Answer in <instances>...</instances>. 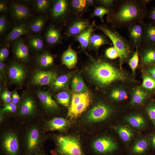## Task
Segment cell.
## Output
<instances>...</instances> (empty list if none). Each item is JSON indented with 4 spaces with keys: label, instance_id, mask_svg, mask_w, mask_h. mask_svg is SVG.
<instances>
[{
    "label": "cell",
    "instance_id": "1",
    "mask_svg": "<svg viewBox=\"0 0 155 155\" xmlns=\"http://www.w3.org/2000/svg\"><path fill=\"white\" fill-rule=\"evenodd\" d=\"M149 0H118L106 16L107 24L116 28H127L130 25L144 22Z\"/></svg>",
    "mask_w": 155,
    "mask_h": 155
},
{
    "label": "cell",
    "instance_id": "2",
    "mask_svg": "<svg viewBox=\"0 0 155 155\" xmlns=\"http://www.w3.org/2000/svg\"><path fill=\"white\" fill-rule=\"evenodd\" d=\"M86 69L90 77L102 86L125 78L124 75L111 63L101 59L92 60Z\"/></svg>",
    "mask_w": 155,
    "mask_h": 155
},
{
    "label": "cell",
    "instance_id": "3",
    "mask_svg": "<svg viewBox=\"0 0 155 155\" xmlns=\"http://www.w3.org/2000/svg\"><path fill=\"white\" fill-rule=\"evenodd\" d=\"M94 26L101 31L111 41L113 46L118 51L121 65L129 60L135 52L134 49L135 47L129 40L121 35L115 28L107 23L98 25L95 24Z\"/></svg>",
    "mask_w": 155,
    "mask_h": 155
},
{
    "label": "cell",
    "instance_id": "4",
    "mask_svg": "<svg viewBox=\"0 0 155 155\" xmlns=\"http://www.w3.org/2000/svg\"><path fill=\"white\" fill-rule=\"evenodd\" d=\"M49 11V17L53 23L63 28L66 27L73 18L69 0H52Z\"/></svg>",
    "mask_w": 155,
    "mask_h": 155
},
{
    "label": "cell",
    "instance_id": "5",
    "mask_svg": "<svg viewBox=\"0 0 155 155\" xmlns=\"http://www.w3.org/2000/svg\"><path fill=\"white\" fill-rule=\"evenodd\" d=\"M55 149L51 152L54 155H86L76 137L69 136H60L57 138Z\"/></svg>",
    "mask_w": 155,
    "mask_h": 155
},
{
    "label": "cell",
    "instance_id": "6",
    "mask_svg": "<svg viewBox=\"0 0 155 155\" xmlns=\"http://www.w3.org/2000/svg\"><path fill=\"white\" fill-rule=\"evenodd\" d=\"M91 150L93 155H114L119 148L111 138L105 136L95 140L92 144Z\"/></svg>",
    "mask_w": 155,
    "mask_h": 155
},
{
    "label": "cell",
    "instance_id": "7",
    "mask_svg": "<svg viewBox=\"0 0 155 155\" xmlns=\"http://www.w3.org/2000/svg\"><path fill=\"white\" fill-rule=\"evenodd\" d=\"M90 18L82 17L72 18L69 22L64 32L65 38L74 37L88 28L91 24Z\"/></svg>",
    "mask_w": 155,
    "mask_h": 155
},
{
    "label": "cell",
    "instance_id": "8",
    "mask_svg": "<svg viewBox=\"0 0 155 155\" xmlns=\"http://www.w3.org/2000/svg\"><path fill=\"white\" fill-rule=\"evenodd\" d=\"M41 136L38 129L32 127L28 131L24 147L26 155H34L40 150Z\"/></svg>",
    "mask_w": 155,
    "mask_h": 155
},
{
    "label": "cell",
    "instance_id": "9",
    "mask_svg": "<svg viewBox=\"0 0 155 155\" xmlns=\"http://www.w3.org/2000/svg\"><path fill=\"white\" fill-rule=\"evenodd\" d=\"M10 11L13 19L16 22L24 23L32 16L31 12L26 5L18 2H13L10 6Z\"/></svg>",
    "mask_w": 155,
    "mask_h": 155
},
{
    "label": "cell",
    "instance_id": "10",
    "mask_svg": "<svg viewBox=\"0 0 155 155\" xmlns=\"http://www.w3.org/2000/svg\"><path fill=\"white\" fill-rule=\"evenodd\" d=\"M63 28L53 23L48 26L43 36L44 40L48 45L53 46L62 44L63 37L61 31Z\"/></svg>",
    "mask_w": 155,
    "mask_h": 155
},
{
    "label": "cell",
    "instance_id": "11",
    "mask_svg": "<svg viewBox=\"0 0 155 155\" xmlns=\"http://www.w3.org/2000/svg\"><path fill=\"white\" fill-rule=\"evenodd\" d=\"M111 110L108 106L102 104L94 106L89 111L86 117L90 123H96L106 119L111 115Z\"/></svg>",
    "mask_w": 155,
    "mask_h": 155
},
{
    "label": "cell",
    "instance_id": "12",
    "mask_svg": "<svg viewBox=\"0 0 155 155\" xmlns=\"http://www.w3.org/2000/svg\"><path fill=\"white\" fill-rule=\"evenodd\" d=\"M144 23H134L127 28L129 40L135 49H138L142 44Z\"/></svg>",
    "mask_w": 155,
    "mask_h": 155
},
{
    "label": "cell",
    "instance_id": "13",
    "mask_svg": "<svg viewBox=\"0 0 155 155\" xmlns=\"http://www.w3.org/2000/svg\"><path fill=\"white\" fill-rule=\"evenodd\" d=\"M57 78V74L53 71L38 70L33 75L32 82L39 86L51 84Z\"/></svg>",
    "mask_w": 155,
    "mask_h": 155
},
{
    "label": "cell",
    "instance_id": "14",
    "mask_svg": "<svg viewBox=\"0 0 155 155\" xmlns=\"http://www.w3.org/2000/svg\"><path fill=\"white\" fill-rule=\"evenodd\" d=\"M12 50L15 57L18 60L27 62L29 60V51L24 40L19 38L12 43Z\"/></svg>",
    "mask_w": 155,
    "mask_h": 155
},
{
    "label": "cell",
    "instance_id": "15",
    "mask_svg": "<svg viewBox=\"0 0 155 155\" xmlns=\"http://www.w3.org/2000/svg\"><path fill=\"white\" fill-rule=\"evenodd\" d=\"M8 75L13 82L20 84L24 81L26 72L23 67L18 63L13 62L8 69Z\"/></svg>",
    "mask_w": 155,
    "mask_h": 155
},
{
    "label": "cell",
    "instance_id": "16",
    "mask_svg": "<svg viewBox=\"0 0 155 155\" xmlns=\"http://www.w3.org/2000/svg\"><path fill=\"white\" fill-rule=\"evenodd\" d=\"M106 45H113L108 37L104 34H97L94 31L90 37L88 49L98 51L100 47Z\"/></svg>",
    "mask_w": 155,
    "mask_h": 155
},
{
    "label": "cell",
    "instance_id": "17",
    "mask_svg": "<svg viewBox=\"0 0 155 155\" xmlns=\"http://www.w3.org/2000/svg\"><path fill=\"white\" fill-rule=\"evenodd\" d=\"M29 33L25 23H19L13 27L6 35L3 40V42L5 44H9L21 36Z\"/></svg>",
    "mask_w": 155,
    "mask_h": 155
},
{
    "label": "cell",
    "instance_id": "18",
    "mask_svg": "<svg viewBox=\"0 0 155 155\" xmlns=\"http://www.w3.org/2000/svg\"><path fill=\"white\" fill-rule=\"evenodd\" d=\"M138 51L141 55L142 62L144 64H155V46L142 44Z\"/></svg>",
    "mask_w": 155,
    "mask_h": 155
},
{
    "label": "cell",
    "instance_id": "19",
    "mask_svg": "<svg viewBox=\"0 0 155 155\" xmlns=\"http://www.w3.org/2000/svg\"><path fill=\"white\" fill-rule=\"evenodd\" d=\"M142 44L155 46V22L150 21L145 22Z\"/></svg>",
    "mask_w": 155,
    "mask_h": 155
},
{
    "label": "cell",
    "instance_id": "20",
    "mask_svg": "<svg viewBox=\"0 0 155 155\" xmlns=\"http://www.w3.org/2000/svg\"><path fill=\"white\" fill-rule=\"evenodd\" d=\"M69 3L73 18L82 17L89 6L87 0H71Z\"/></svg>",
    "mask_w": 155,
    "mask_h": 155
},
{
    "label": "cell",
    "instance_id": "21",
    "mask_svg": "<svg viewBox=\"0 0 155 155\" xmlns=\"http://www.w3.org/2000/svg\"><path fill=\"white\" fill-rule=\"evenodd\" d=\"M47 19L46 16L42 15L30 20L26 25L29 32L38 34L43 30Z\"/></svg>",
    "mask_w": 155,
    "mask_h": 155
},
{
    "label": "cell",
    "instance_id": "22",
    "mask_svg": "<svg viewBox=\"0 0 155 155\" xmlns=\"http://www.w3.org/2000/svg\"><path fill=\"white\" fill-rule=\"evenodd\" d=\"M95 21H93L90 27L84 31L74 37L75 40L80 44V47L82 50L85 52L88 49L89 39L92 32L97 29L95 27Z\"/></svg>",
    "mask_w": 155,
    "mask_h": 155
},
{
    "label": "cell",
    "instance_id": "23",
    "mask_svg": "<svg viewBox=\"0 0 155 155\" xmlns=\"http://www.w3.org/2000/svg\"><path fill=\"white\" fill-rule=\"evenodd\" d=\"M37 96L44 108L47 111H51L57 110L58 106L48 92L40 90Z\"/></svg>",
    "mask_w": 155,
    "mask_h": 155
},
{
    "label": "cell",
    "instance_id": "24",
    "mask_svg": "<svg viewBox=\"0 0 155 155\" xmlns=\"http://www.w3.org/2000/svg\"><path fill=\"white\" fill-rule=\"evenodd\" d=\"M78 61L77 55L70 45L63 53L61 56L62 63L69 69L74 67Z\"/></svg>",
    "mask_w": 155,
    "mask_h": 155
},
{
    "label": "cell",
    "instance_id": "25",
    "mask_svg": "<svg viewBox=\"0 0 155 155\" xmlns=\"http://www.w3.org/2000/svg\"><path fill=\"white\" fill-rule=\"evenodd\" d=\"M148 141L145 139L138 140L128 151L129 155H146L149 150Z\"/></svg>",
    "mask_w": 155,
    "mask_h": 155
},
{
    "label": "cell",
    "instance_id": "26",
    "mask_svg": "<svg viewBox=\"0 0 155 155\" xmlns=\"http://www.w3.org/2000/svg\"><path fill=\"white\" fill-rule=\"evenodd\" d=\"M69 125V122L66 119L56 117L47 121L46 127L48 130L63 131L66 129Z\"/></svg>",
    "mask_w": 155,
    "mask_h": 155
},
{
    "label": "cell",
    "instance_id": "27",
    "mask_svg": "<svg viewBox=\"0 0 155 155\" xmlns=\"http://www.w3.org/2000/svg\"><path fill=\"white\" fill-rule=\"evenodd\" d=\"M36 108L34 100L30 97H27L24 99L20 105L19 113L22 115L29 116L35 112Z\"/></svg>",
    "mask_w": 155,
    "mask_h": 155
},
{
    "label": "cell",
    "instance_id": "28",
    "mask_svg": "<svg viewBox=\"0 0 155 155\" xmlns=\"http://www.w3.org/2000/svg\"><path fill=\"white\" fill-rule=\"evenodd\" d=\"M90 95L72 109L68 110L67 115L71 119L77 118L88 107L91 102Z\"/></svg>",
    "mask_w": 155,
    "mask_h": 155
},
{
    "label": "cell",
    "instance_id": "29",
    "mask_svg": "<svg viewBox=\"0 0 155 155\" xmlns=\"http://www.w3.org/2000/svg\"><path fill=\"white\" fill-rule=\"evenodd\" d=\"M44 39L39 34H30L28 37V45L32 49L36 51L42 50L44 46Z\"/></svg>",
    "mask_w": 155,
    "mask_h": 155
},
{
    "label": "cell",
    "instance_id": "30",
    "mask_svg": "<svg viewBox=\"0 0 155 155\" xmlns=\"http://www.w3.org/2000/svg\"><path fill=\"white\" fill-rule=\"evenodd\" d=\"M54 61V56L48 51L44 52L36 59V62L38 65L44 68L47 67L52 65Z\"/></svg>",
    "mask_w": 155,
    "mask_h": 155
},
{
    "label": "cell",
    "instance_id": "31",
    "mask_svg": "<svg viewBox=\"0 0 155 155\" xmlns=\"http://www.w3.org/2000/svg\"><path fill=\"white\" fill-rule=\"evenodd\" d=\"M52 1V0H35L32 1V4L36 12L44 13L49 10Z\"/></svg>",
    "mask_w": 155,
    "mask_h": 155
},
{
    "label": "cell",
    "instance_id": "32",
    "mask_svg": "<svg viewBox=\"0 0 155 155\" xmlns=\"http://www.w3.org/2000/svg\"><path fill=\"white\" fill-rule=\"evenodd\" d=\"M73 91L75 93H82L87 92L88 89L82 78L79 76L73 78L71 85Z\"/></svg>",
    "mask_w": 155,
    "mask_h": 155
},
{
    "label": "cell",
    "instance_id": "33",
    "mask_svg": "<svg viewBox=\"0 0 155 155\" xmlns=\"http://www.w3.org/2000/svg\"><path fill=\"white\" fill-rule=\"evenodd\" d=\"M126 121L132 127L141 128L146 125L144 119L141 115L136 114L128 116L125 118Z\"/></svg>",
    "mask_w": 155,
    "mask_h": 155
},
{
    "label": "cell",
    "instance_id": "34",
    "mask_svg": "<svg viewBox=\"0 0 155 155\" xmlns=\"http://www.w3.org/2000/svg\"><path fill=\"white\" fill-rule=\"evenodd\" d=\"M71 76V75L68 73L57 77L51 84L52 87L56 90L65 87L68 82Z\"/></svg>",
    "mask_w": 155,
    "mask_h": 155
},
{
    "label": "cell",
    "instance_id": "35",
    "mask_svg": "<svg viewBox=\"0 0 155 155\" xmlns=\"http://www.w3.org/2000/svg\"><path fill=\"white\" fill-rule=\"evenodd\" d=\"M116 130L121 139L124 141H129L133 136L131 129L127 125H121L116 128Z\"/></svg>",
    "mask_w": 155,
    "mask_h": 155
},
{
    "label": "cell",
    "instance_id": "36",
    "mask_svg": "<svg viewBox=\"0 0 155 155\" xmlns=\"http://www.w3.org/2000/svg\"><path fill=\"white\" fill-rule=\"evenodd\" d=\"M146 96V93L143 89L137 88L133 94L131 103L132 104H140L144 102Z\"/></svg>",
    "mask_w": 155,
    "mask_h": 155
},
{
    "label": "cell",
    "instance_id": "37",
    "mask_svg": "<svg viewBox=\"0 0 155 155\" xmlns=\"http://www.w3.org/2000/svg\"><path fill=\"white\" fill-rule=\"evenodd\" d=\"M90 95V94L88 91L84 93L73 94L69 110L73 108Z\"/></svg>",
    "mask_w": 155,
    "mask_h": 155
},
{
    "label": "cell",
    "instance_id": "38",
    "mask_svg": "<svg viewBox=\"0 0 155 155\" xmlns=\"http://www.w3.org/2000/svg\"><path fill=\"white\" fill-rule=\"evenodd\" d=\"M70 96L67 92L63 91L60 92L57 95V99L61 104L69 107L70 105Z\"/></svg>",
    "mask_w": 155,
    "mask_h": 155
},
{
    "label": "cell",
    "instance_id": "39",
    "mask_svg": "<svg viewBox=\"0 0 155 155\" xmlns=\"http://www.w3.org/2000/svg\"><path fill=\"white\" fill-rule=\"evenodd\" d=\"M110 11L108 9L101 6L95 7L93 12L91 14L90 17L97 16L99 17L102 22H104L103 17L105 14L108 15Z\"/></svg>",
    "mask_w": 155,
    "mask_h": 155
},
{
    "label": "cell",
    "instance_id": "40",
    "mask_svg": "<svg viewBox=\"0 0 155 155\" xmlns=\"http://www.w3.org/2000/svg\"><path fill=\"white\" fill-rule=\"evenodd\" d=\"M128 61L129 65L131 68L133 73H135V70L138 66L139 61V52L138 48H135V51Z\"/></svg>",
    "mask_w": 155,
    "mask_h": 155
},
{
    "label": "cell",
    "instance_id": "41",
    "mask_svg": "<svg viewBox=\"0 0 155 155\" xmlns=\"http://www.w3.org/2000/svg\"><path fill=\"white\" fill-rule=\"evenodd\" d=\"M111 98L116 101H121L125 99L127 96L125 91L121 89H116L113 91L111 94Z\"/></svg>",
    "mask_w": 155,
    "mask_h": 155
},
{
    "label": "cell",
    "instance_id": "42",
    "mask_svg": "<svg viewBox=\"0 0 155 155\" xmlns=\"http://www.w3.org/2000/svg\"><path fill=\"white\" fill-rule=\"evenodd\" d=\"M142 86L144 88L152 90L155 89V80L148 75L145 76L143 78Z\"/></svg>",
    "mask_w": 155,
    "mask_h": 155
},
{
    "label": "cell",
    "instance_id": "43",
    "mask_svg": "<svg viewBox=\"0 0 155 155\" xmlns=\"http://www.w3.org/2000/svg\"><path fill=\"white\" fill-rule=\"evenodd\" d=\"M9 26V22L6 16L1 15L0 17V34L2 36L7 32Z\"/></svg>",
    "mask_w": 155,
    "mask_h": 155
},
{
    "label": "cell",
    "instance_id": "44",
    "mask_svg": "<svg viewBox=\"0 0 155 155\" xmlns=\"http://www.w3.org/2000/svg\"><path fill=\"white\" fill-rule=\"evenodd\" d=\"M116 1L115 0H95V3L98 4L99 5L111 11L114 7Z\"/></svg>",
    "mask_w": 155,
    "mask_h": 155
},
{
    "label": "cell",
    "instance_id": "45",
    "mask_svg": "<svg viewBox=\"0 0 155 155\" xmlns=\"http://www.w3.org/2000/svg\"><path fill=\"white\" fill-rule=\"evenodd\" d=\"M105 54L106 57L110 59H114L119 57L118 51L113 46L107 48L105 51Z\"/></svg>",
    "mask_w": 155,
    "mask_h": 155
},
{
    "label": "cell",
    "instance_id": "46",
    "mask_svg": "<svg viewBox=\"0 0 155 155\" xmlns=\"http://www.w3.org/2000/svg\"><path fill=\"white\" fill-rule=\"evenodd\" d=\"M9 44H5L0 51V61L3 62L8 57L9 52Z\"/></svg>",
    "mask_w": 155,
    "mask_h": 155
},
{
    "label": "cell",
    "instance_id": "47",
    "mask_svg": "<svg viewBox=\"0 0 155 155\" xmlns=\"http://www.w3.org/2000/svg\"><path fill=\"white\" fill-rule=\"evenodd\" d=\"M17 106L16 104L13 102H10L7 103L5 106L1 110V113H3L6 112H15L16 110Z\"/></svg>",
    "mask_w": 155,
    "mask_h": 155
},
{
    "label": "cell",
    "instance_id": "48",
    "mask_svg": "<svg viewBox=\"0 0 155 155\" xmlns=\"http://www.w3.org/2000/svg\"><path fill=\"white\" fill-rule=\"evenodd\" d=\"M148 114L154 125H155V104L150 105L147 109Z\"/></svg>",
    "mask_w": 155,
    "mask_h": 155
},
{
    "label": "cell",
    "instance_id": "49",
    "mask_svg": "<svg viewBox=\"0 0 155 155\" xmlns=\"http://www.w3.org/2000/svg\"><path fill=\"white\" fill-rule=\"evenodd\" d=\"M11 96V93L7 90H5L2 94L1 97L5 102L8 103L10 102L12 100Z\"/></svg>",
    "mask_w": 155,
    "mask_h": 155
},
{
    "label": "cell",
    "instance_id": "50",
    "mask_svg": "<svg viewBox=\"0 0 155 155\" xmlns=\"http://www.w3.org/2000/svg\"><path fill=\"white\" fill-rule=\"evenodd\" d=\"M147 18L150 21L155 22V6L152 7L149 10H148Z\"/></svg>",
    "mask_w": 155,
    "mask_h": 155
},
{
    "label": "cell",
    "instance_id": "51",
    "mask_svg": "<svg viewBox=\"0 0 155 155\" xmlns=\"http://www.w3.org/2000/svg\"><path fill=\"white\" fill-rule=\"evenodd\" d=\"M8 10V7L6 2L4 1L1 0L0 1V13H6Z\"/></svg>",
    "mask_w": 155,
    "mask_h": 155
},
{
    "label": "cell",
    "instance_id": "52",
    "mask_svg": "<svg viewBox=\"0 0 155 155\" xmlns=\"http://www.w3.org/2000/svg\"><path fill=\"white\" fill-rule=\"evenodd\" d=\"M12 102L16 104L20 101V97L16 92H14L12 95Z\"/></svg>",
    "mask_w": 155,
    "mask_h": 155
},
{
    "label": "cell",
    "instance_id": "53",
    "mask_svg": "<svg viewBox=\"0 0 155 155\" xmlns=\"http://www.w3.org/2000/svg\"><path fill=\"white\" fill-rule=\"evenodd\" d=\"M148 71L151 77L155 80V66L151 67Z\"/></svg>",
    "mask_w": 155,
    "mask_h": 155
},
{
    "label": "cell",
    "instance_id": "54",
    "mask_svg": "<svg viewBox=\"0 0 155 155\" xmlns=\"http://www.w3.org/2000/svg\"><path fill=\"white\" fill-rule=\"evenodd\" d=\"M151 142L153 148L155 149V135H154L152 137Z\"/></svg>",
    "mask_w": 155,
    "mask_h": 155
},
{
    "label": "cell",
    "instance_id": "55",
    "mask_svg": "<svg viewBox=\"0 0 155 155\" xmlns=\"http://www.w3.org/2000/svg\"><path fill=\"white\" fill-rule=\"evenodd\" d=\"M87 3L90 6H93L94 5V3H95V0H87Z\"/></svg>",
    "mask_w": 155,
    "mask_h": 155
},
{
    "label": "cell",
    "instance_id": "56",
    "mask_svg": "<svg viewBox=\"0 0 155 155\" xmlns=\"http://www.w3.org/2000/svg\"><path fill=\"white\" fill-rule=\"evenodd\" d=\"M5 68V65L2 62L0 63V69L1 71H3Z\"/></svg>",
    "mask_w": 155,
    "mask_h": 155
},
{
    "label": "cell",
    "instance_id": "57",
    "mask_svg": "<svg viewBox=\"0 0 155 155\" xmlns=\"http://www.w3.org/2000/svg\"><path fill=\"white\" fill-rule=\"evenodd\" d=\"M34 155H46L43 151L40 150Z\"/></svg>",
    "mask_w": 155,
    "mask_h": 155
}]
</instances>
